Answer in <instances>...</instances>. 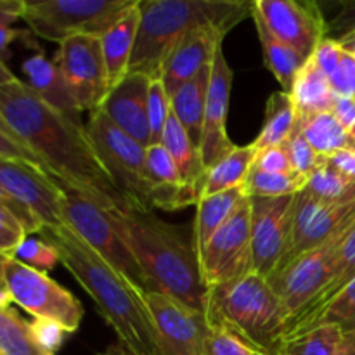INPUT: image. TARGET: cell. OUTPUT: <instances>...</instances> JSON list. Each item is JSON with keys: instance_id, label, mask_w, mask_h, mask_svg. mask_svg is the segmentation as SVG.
<instances>
[{"instance_id": "1", "label": "cell", "mask_w": 355, "mask_h": 355, "mask_svg": "<svg viewBox=\"0 0 355 355\" xmlns=\"http://www.w3.org/2000/svg\"><path fill=\"white\" fill-rule=\"evenodd\" d=\"M0 114L21 142L49 170V175L96 201L106 210L132 208L104 170L85 127L45 104L23 80L0 85Z\"/></svg>"}, {"instance_id": "2", "label": "cell", "mask_w": 355, "mask_h": 355, "mask_svg": "<svg viewBox=\"0 0 355 355\" xmlns=\"http://www.w3.org/2000/svg\"><path fill=\"white\" fill-rule=\"evenodd\" d=\"M38 234L54 246L62 266L85 288L97 311L114 329L120 345L132 355H162L144 291L104 262L66 225L42 227Z\"/></svg>"}, {"instance_id": "3", "label": "cell", "mask_w": 355, "mask_h": 355, "mask_svg": "<svg viewBox=\"0 0 355 355\" xmlns=\"http://www.w3.org/2000/svg\"><path fill=\"white\" fill-rule=\"evenodd\" d=\"M107 211L144 270L153 291L205 314L207 286L201 279L194 241H186L179 227L162 220L153 211L135 208Z\"/></svg>"}, {"instance_id": "4", "label": "cell", "mask_w": 355, "mask_h": 355, "mask_svg": "<svg viewBox=\"0 0 355 355\" xmlns=\"http://www.w3.org/2000/svg\"><path fill=\"white\" fill-rule=\"evenodd\" d=\"M246 17H252V2L241 0H139V28L128 73L159 78L165 59L189 31L217 26L229 33Z\"/></svg>"}, {"instance_id": "5", "label": "cell", "mask_w": 355, "mask_h": 355, "mask_svg": "<svg viewBox=\"0 0 355 355\" xmlns=\"http://www.w3.org/2000/svg\"><path fill=\"white\" fill-rule=\"evenodd\" d=\"M205 318L238 336L253 352L279 355L288 329V312L266 277L257 272L207 290Z\"/></svg>"}, {"instance_id": "6", "label": "cell", "mask_w": 355, "mask_h": 355, "mask_svg": "<svg viewBox=\"0 0 355 355\" xmlns=\"http://www.w3.org/2000/svg\"><path fill=\"white\" fill-rule=\"evenodd\" d=\"M54 182L61 191L62 225L71 229L104 262L110 263L116 272L127 277L134 286H137L144 293H151V283L125 239L118 232L110 211L85 196L82 191L58 179H54Z\"/></svg>"}, {"instance_id": "7", "label": "cell", "mask_w": 355, "mask_h": 355, "mask_svg": "<svg viewBox=\"0 0 355 355\" xmlns=\"http://www.w3.org/2000/svg\"><path fill=\"white\" fill-rule=\"evenodd\" d=\"M139 0H37L24 2L23 21L37 37L51 42L78 35L103 37Z\"/></svg>"}, {"instance_id": "8", "label": "cell", "mask_w": 355, "mask_h": 355, "mask_svg": "<svg viewBox=\"0 0 355 355\" xmlns=\"http://www.w3.org/2000/svg\"><path fill=\"white\" fill-rule=\"evenodd\" d=\"M99 162L135 210L153 211L146 177V148L116 127L101 110L90 113L85 125Z\"/></svg>"}, {"instance_id": "9", "label": "cell", "mask_w": 355, "mask_h": 355, "mask_svg": "<svg viewBox=\"0 0 355 355\" xmlns=\"http://www.w3.org/2000/svg\"><path fill=\"white\" fill-rule=\"evenodd\" d=\"M3 286L10 302L33 315L61 324L68 333L78 329L83 309L78 298L55 283L47 272L24 266L14 257L3 260Z\"/></svg>"}, {"instance_id": "10", "label": "cell", "mask_w": 355, "mask_h": 355, "mask_svg": "<svg viewBox=\"0 0 355 355\" xmlns=\"http://www.w3.org/2000/svg\"><path fill=\"white\" fill-rule=\"evenodd\" d=\"M203 284L208 288L241 279L253 270L252 201L245 196L234 214L211 236L200 257Z\"/></svg>"}, {"instance_id": "11", "label": "cell", "mask_w": 355, "mask_h": 355, "mask_svg": "<svg viewBox=\"0 0 355 355\" xmlns=\"http://www.w3.org/2000/svg\"><path fill=\"white\" fill-rule=\"evenodd\" d=\"M349 231L342 232L319 248L304 253L267 279L274 293L283 302L290 321L300 314L331 279L340 246L345 241Z\"/></svg>"}, {"instance_id": "12", "label": "cell", "mask_w": 355, "mask_h": 355, "mask_svg": "<svg viewBox=\"0 0 355 355\" xmlns=\"http://www.w3.org/2000/svg\"><path fill=\"white\" fill-rule=\"evenodd\" d=\"M354 224L355 200L347 203L324 205L302 189L295 194L290 245L276 270L286 267L304 253L331 241L338 234L349 231Z\"/></svg>"}, {"instance_id": "13", "label": "cell", "mask_w": 355, "mask_h": 355, "mask_svg": "<svg viewBox=\"0 0 355 355\" xmlns=\"http://www.w3.org/2000/svg\"><path fill=\"white\" fill-rule=\"evenodd\" d=\"M54 62L61 69L80 110L89 113L101 110L110 92L101 37L78 35L61 42Z\"/></svg>"}, {"instance_id": "14", "label": "cell", "mask_w": 355, "mask_h": 355, "mask_svg": "<svg viewBox=\"0 0 355 355\" xmlns=\"http://www.w3.org/2000/svg\"><path fill=\"white\" fill-rule=\"evenodd\" d=\"M253 7L267 28L304 61L312 58L328 35V21L315 2L255 0Z\"/></svg>"}, {"instance_id": "15", "label": "cell", "mask_w": 355, "mask_h": 355, "mask_svg": "<svg viewBox=\"0 0 355 355\" xmlns=\"http://www.w3.org/2000/svg\"><path fill=\"white\" fill-rule=\"evenodd\" d=\"M253 270L269 279L286 253L291 234L293 196L250 198Z\"/></svg>"}, {"instance_id": "16", "label": "cell", "mask_w": 355, "mask_h": 355, "mask_svg": "<svg viewBox=\"0 0 355 355\" xmlns=\"http://www.w3.org/2000/svg\"><path fill=\"white\" fill-rule=\"evenodd\" d=\"M158 331L162 355H205L208 322L205 314L163 293H144Z\"/></svg>"}, {"instance_id": "17", "label": "cell", "mask_w": 355, "mask_h": 355, "mask_svg": "<svg viewBox=\"0 0 355 355\" xmlns=\"http://www.w3.org/2000/svg\"><path fill=\"white\" fill-rule=\"evenodd\" d=\"M0 191L26 207L42 227L62 225L61 191L54 179L38 166L0 158Z\"/></svg>"}, {"instance_id": "18", "label": "cell", "mask_w": 355, "mask_h": 355, "mask_svg": "<svg viewBox=\"0 0 355 355\" xmlns=\"http://www.w3.org/2000/svg\"><path fill=\"white\" fill-rule=\"evenodd\" d=\"M231 89L232 69L225 59L224 47L220 45L215 52L210 68V85H208L203 135H201L200 144L201 158H203L207 170L236 146L227 135Z\"/></svg>"}, {"instance_id": "19", "label": "cell", "mask_w": 355, "mask_h": 355, "mask_svg": "<svg viewBox=\"0 0 355 355\" xmlns=\"http://www.w3.org/2000/svg\"><path fill=\"white\" fill-rule=\"evenodd\" d=\"M151 78L142 73H127L118 85L107 92L101 111L120 130L144 148L153 146L148 123V92Z\"/></svg>"}, {"instance_id": "20", "label": "cell", "mask_w": 355, "mask_h": 355, "mask_svg": "<svg viewBox=\"0 0 355 355\" xmlns=\"http://www.w3.org/2000/svg\"><path fill=\"white\" fill-rule=\"evenodd\" d=\"M227 31L217 26H201L189 31L165 59L162 68V82L172 96L179 87L210 68L215 52L220 47Z\"/></svg>"}, {"instance_id": "21", "label": "cell", "mask_w": 355, "mask_h": 355, "mask_svg": "<svg viewBox=\"0 0 355 355\" xmlns=\"http://www.w3.org/2000/svg\"><path fill=\"white\" fill-rule=\"evenodd\" d=\"M23 73L26 75V83L35 94L54 110L61 111L73 121H80V106L76 104L61 69L54 61L44 54H35L23 62Z\"/></svg>"}, {"instance_id": "22", "label": "cell", "mask_w": 355, "mask_h": 355, "mask_svg": "<svg viewBox=\"0 0 355 355\" xmlns=\"http://www.w3.org/2000/svg\"><path fill=\"white\" fill-rule=\"evenodd\" d=\"M290 96L297 110L298 127L318 114L329 113L336 101L335 92L329 85V78L315 66L312 59H307L298 75L295 76Z\"/></svg>"}, {"instance_id": "23", "label": "cell", "mask_w": 355, "mask_h": 355, "mask_svg": "<svg viewBox=\"0 0 355 355\" xmlns=\"http://www.w3.org/2000/svg\"><path fill=\"white\" fill-rule=\"evenodd\" d=\"M139 28V2L101 37L110 90L128 73Z\"/></svg>"}, {"instance_id": "24", "label": "cell", "mask_w": 355, "mask_h": 355, "mask_svg": "<svg viewBox=\"0 0 355 355\" xmlns=\"http://www.w3.org/2000/svg\"><path fill=\"white\" fill-rule=\"evenodd\" d=\"M211 68V66H210ZM210 68L203 69L193 80L184 83L170 96L172 114L180 121L191 141L200 148L203 135L205 107H207V94L210 85Z\"/></svg>"}, {"instance_id": "25", "label": "cell", "mask_w": 355, "mask_h": 355, "mask_svg": "<svg viewBox=\"0 0 355 355\" xmlns=\"http://www.w3.org/2000/svg\"><path fill=\"white\" fill-rule=\"evenodd\" d=\"M159 144L165 146V149L173 158L182 182L187 184V186H196L203 189L207 166H205L203 158H201V151L191 141L187 132L184 130L180 121L173 114L166 121V127L163 130Z\"/></svg>"}, {"instance_id": "26", "label": "cell", "mask_w": 355, "mask_h": 355, "mask_svg": "<svg viewBox=\"0 0 355 355\" xmlns=\"http://www.w3.org/2000/svg\"><path fill=\"white\" fill-rule=\"evenodd\" d=\"M245 196V187H234V189L224 191V193L201 198L200 203H198L193 238L198 257H201L211 236L227 222V218L234 214L236 207L241 203Z\"/></svg>"}, {"instance_id": "27", "label": "cell", "mask_w": 355, "mask_h": 355, "mask_svg": "<svg viewBox=\"0 0 355 355\" xmlns=\"http://www.w3.org/2000/svg\"><path fill=\"white\" fill-rule=\"evenodd\" d=\"M257 155H259V149L253 144L234 146L231 151L225 153L207 170L203 196H211V194L245 186L250 170L255 165Z\"/></svg>"}, {"instance_id": "28", "label": "cell", "mask_w": 355, "mask_h": 355, "mask_svg": "<svg viewBox=\"0 0 355 355\" xmlns=\"http://www.w3.org/2000/svg\"><path fill=\"white\" fill-rule=\"evenodd\" d=\"M252 19L253 23H255L260 44H262L263 61H266L267 69H269V71L272 73L274 78L279 82L281 90L290 94L295 82V76L298 75V71H300L302 66L305 64V61L297 54V52L291 51L286 44H283V42L267 28L262 16H260V14L257 12L255 7H253V2Z\"/></svg>"}, {"instance_id": "29", "label": "cell", "mask_w": 355, "mask_h": 355, "mask_svg": "<svg viewBox=\"0 0 355 355\" xmlns=\"http://www.w3.org/2000/svg\"><path fill=\"white\" fill-rule=\"evenodd\" d=\"M297 127L298 116L291 96L288 92H283V90L274 92L267 99L263 125L252 144L259 151L260 149L272 148V146H281L295 134Z\"/></svg>"}, {"instance_id": "30", "label": "cell", "mask_w": 355, "mask_h": 355, "mask_svg": "<svg viewBox=\"0 0 355 355\" xmlns=\"http://www.w3.org/2000/svg\"><path fill=\"white\" fill-rule=\"evenodd\" d=\"M9 304V295L0 293V355H55L37 342L30 322Z\"/></svg>"}, {"instance_id": "31", "label": "cell", "mask_w": 355, "mask_h": 355, "mask_svg": "<svg viewBox=\"0 0 355 355\" xmlns=\"http://www.w3.org/2000/svg\"><path fill=\"white\" fill-rule=\"evenodd\" d=\"M355 279V225L349 231L345 241L340 246L338 257L335 260V267H333L331 279L328 281L324 288L321 290V293L304 309L298 315H295L290 322H288V328L295 322L302 321V319L311 318L312 314L321 311L324 305H328L329 302L335 297H338L347 286ZM288 331V329H286Z\"/></svg>"}, {"instance_id": "32", "label": "cell", "mask_w": 355, "mask_h": 355, "mask_svg": "<svg viewBox=\"0 0 355 355\" xmlns=\"http://www.w3.org/2000/svg\"><path fill=\"white\" fill-rule=\"evenodd\" d=\"M298 130L322 158H328L343 149H355V139L342 127L331 111L311 118L298 127Z\"/></svg>"}, {"instance_id": "33", "label": "cell", "mask_w": 355, "mask_h": 355, "mask_svg": "<svg viewBox=\"0 0 355 355\" xmlns=\"http://www.w3.org/2000/svg\"><path fill=\"white\" fill-rule=\"evenodd\" d=\"M319 324H336L343 333L354 331L355 329V279L338 297L333 298L328 305L321 309L319 312L312 314L311 318L302 319L288 328L286 338L300 333L309 331ZM284 338V340H286Z\"/></svg>"}, {"instance_id": "34", "label": "cell", "mask_w": 355, "mask_h": 355, "mask_svg": "<svg viewBox=\"0 0 355 355\" xmlns=\"http://www.w3.org/2000/svg\"><path fill=\"white\" fill-rule=\"evenodd\" d=\"M304 191L324 205L347 203L355 200V180L333 170L322 158L321 165L307 177Z\"/></svg>"}, {"instance_id": "35", "label": "cell", "mask_w": 355, "mask_h": 355, "mask_svg": "<svg viewBox=\"0 0 355 355\" xmlns=\"http://www.w3.org/2000/svg\"><path fill=\"white\" fill-rule=\"evenodd\" d=\"M342 336L336 324H319L284 340L279 355H333Z\"/></svg>"}, {"instance_id": "36", "label": "cell", "mask_w": 355, "mask_h": 355, "mask_svg": "<svg viewBox=\"0 0 355 355\" xmlns=\"http://www.w3.org/2000/svg\"><path fill=\"white\" fill-rule=\"evenodd\" d=\"M305 182L307 179L298 173H269L253 166L243 187L250 198H283L300 193Z\"/></svg>"}, {"instance_id": "37", "label": "cell", "mask_w": 355, "mask_h": 355, "mask_svg": "<svg viewBox=\"0 0 355 355\" xmlns=\"http://www.w3.org/2000/svg\"><path fill=\"white\" fill-rule=\"evenodd\" d=\"M146 177H148L151 191L182 186L184 184L175 162L163 144H153L146 148ZM149 196H151V193H149Z\"/></svg>"}, {"instance_id": "38", "label": "cell", "mask_w": 355, "mask_h": 355, "mask_svg": "<svg viewBox=\"0 0 355 355\" xmlns=\"http://www.w3.org/2000/svg\"><path fill=\"white\" fill-rule=\"evenodd\" d=\"M170 116H172V103H170L168 90L165 89L162 78H153L148 92V123L153 144L162 142L163 130Z\"/></svg>"}, {"instance_id": "39", "label": "cell", "mask_w": 355, "mask_h": 355, "mask_svg": "<svg viewBox=\"0 0 355 355\" xmlns=\"http://www.w3.org/2000/svg\"><path fill=\"white\" fill-rule=\"evenodd\" d=\"M12 257L19 260V262H23L24 266L31 267L35 270H40V272H47V270L54 269L58 263H61L54 246H51L42 238H26L21 243L19 248L16 250Z\"/></svg>"}, {"instance_id": "40", "label": "cell", "mask_w": 355, "mask_h": 355, "mask_svg": "<svg viewBox=\"0 0 355 355\" xmlns=\"http://www.w3.org/2000/svg\"><path fill=\"white\" fill-rule=\"evenodd\" d=\"M283 146L284 149H286L288 156H290V163L293 172L305 177V179H307V177L322 163V156H319L318 153L312 149V146L309 144L307 139L302 135V132L298 130V128Z\"/></svg>"}, {"instance_id": "41", "label": "cell", "mask_w": 355, "mask_h": 355, "mask_svg": "<svg viewBox=\"0 0 355 355\" xmlns=\"http://www.w3.org/2000/svg\"><path fill=\"white\" fill-rule=\"evenodd\" d=\"M24 0H0V59L6 62L10 55V44H14L21 31L12 28L17 19H23Z\"/></svg>"}, {"instance_id": "42", "label": "cell", "mask_w": 355, "mask_h": 355, "mask_svg": "<svg viewBox=\"0 0 355 355\" xmlns=\"http://www.w3.org/2000/svg\"><path fill=\"white\" fill-rule=\"evenodd\" d=\"M205 355H253V350L232 333L217 326H208Z\"/></svg>"}, {"instance_id": "43", "label": "cell", "mask_w": 355, "mask_h": 355, "mask_svg": "<svg viewBox=\"0 0 355 355\" xmlns=\"http://www.w3.org/2000/svg\"><path fill=\"white\" fill-rule=\"evenodd\" d=\"M329 85L336 97L355 101V58L343 52L336 71L329 76Z\"/></svg>"}, {"instance_id": "44", "label": "cell", "mask_w": 355, "mask_h": 355, "mask_svg": "<svg viewBox=\"0 0 355 355\" xmlns=\"http://www.w3.org/2000/svg\"><path fill=\"white\" fill-rule=\"evenodd\" d=\"M30 324L37 342L51 354L58 352L59 347L64 342L66 335H68V331L61 324L54 321H47V319H35Z\"/></svg>"}, {"instance_id": "45", "label": "cell", "mask_w": 355, "mask_h": 355, "mask_svg": "<svg viewBox=\"0 0 355 355\" xmlns=\"http://www.w3.org/2000/svg\"><path fill=\"white\" fill-rule=\"evenodd\" d=\"M253 166L269 173H295L293 168H291L290 156H288L283 144L260 149Z\"/></svg>"}, {"instance_id": "46", "label": "cell", "mask_w": 355, "mask_h": 355, "mask_svg": "<svg viewBox=\"0 0 355 355\" xmlns=\"http://www.w3.org/2000/svg\"><path fill=\"white\" fill-rule=\"evenodd\" d=\"M0 158L19 159V162L31 163V165L38 166V168H42L44 172L49 173L45 163L42 162L26 144H23V142L17 141V139L10 137V135L6 134L3 130H0Z\"/></svg>"}, {"instance_id": "47", "label": "cell", "mask_w": 355, "mask_h": 355, "mask_svg": "<svg viewBox=\"0 0 355 355\" xmlns=\"http://www.w3.org/2000/svg\"><path fill=\"white\" fill-rule=\"evenodd\" d=\"M342 55L343 49L340 47L338 42L333 40V38H324V40L318 45V49H315V52L312 54L311 59L329 78V76L336 71V68H338L340 61H342Z\"/></svg>"}, {"instance_id": "48", "label": "cell", "mask_w": 355, "mask_h": 355, "mask_svg": "<svg viewBox=\"0 0 355 355\" xmlns=\"http://www.w3.org/2000/svg\"><path fill=\"white\" fill-rule=\"evenodd\" d=\"M355 31V0L342 2V7L331 21H328V35L326 38L340 40L345 35Z\"/></svg>"}, {"instance_id": "49", "label": "cell", "mask_w": 355, "mask_h": 355, "mask_svg": "<svg viewBox=\"0 0 355 355\" xmlns=\"http://www.w3.org/2000/svg\"><path fill=\"white\" fill-rule=\"evenodd\" d=\"M28 238L23 225L14 220H6L0 217V253L6 257H12L21 243Z\"/></svg>"}, {"instance_id": "50", "label": "cell", "mask_w": 355, "mask_h": 355, "mask_svg": "<svg viewBox=\"0 0 355 355\" xmlns=\"http://www.w3.org/2000/svg\"><path fill=\"white\" fill-rule=\"evenodd\" d=\"M331 113L342 123V127L355 139V101L347 99V97H336Z\"/></svg>"}, {"instance_id": "51", "label": "cell", "mask_w": 355, "mask_h": 355, "mask_svg": "<svg viewBox=\"0 0 355 355\" xmlns=\"http://www.w3.org/2000/svg\"><path fill=\"white\" fill-rule=\"evenodd\" d=\"M324 163L342 175L355 180V149H343L324 158Z\"/></svg>"}, {"instance_id": "52", "label": "cell", "mask_w": 355, "mask_h": 355, "mask_svg": "<svg viewBox=\"0 0 355 355\" xmlns=\"http://www.w3.org/2000/svg\"><path fill=\"white\" fill-rule=\"evenodd\" d=\"M333 355H355V329L343 333L342 340H340Z\"/></svg>"}, {"instance_id": "53", "label": "cell", "mask_w": 355, "mask_h": 355, "mask_svg": "<svg viewBox=\"0 0 355 355\" xmlns=\"http://www.w3.org/2000/svg\"><path fill=\"white\" fill-rule=\"evenodd\" d=\"M336 42H338L340 47L343 49V52H347V54L354 55L355 58V31L345 35V37H342L340 40H336Z\"/></svg>"}, {"instance_id": "54", "label": "cell", "mask_w": 355, "mask_h": 355, "mask_svg": "<svg viewBox=\"0 0 355 355\" xmlns=\"http://www.w3.org/2000/svg\"><path fill=\"white\" fill-rule=\"evenodd\" d=\"M14 80H17V76L14 75L12 71H10L9 68H7L6 62L0 59V85L2 83H9V82H14Z\"/></svg>"}, {"instance_id": "55", "label": "cell", "mask_w": 355, "mask_h": 355, "mask_svg": "<svg viewBox=\"0 0 355 355\" xmlns=\"http://www.w3.org/2000/svg\"><path fill=\"white\" fill-rule=\"evenodd\" d=\"M99 355H132L130 352H128L127 349H125L123 345H120V343H113V345H110L107 347L106 350H104L103 354H99Z\"/></svg>"}, {"instance_id": "56", "label": "cell", "mask_w": 355, "mask_h": 355, "mask_svg": "<svg viewBox=\"0 0 355 355\" xmlns=\"http://www.w3.org/2000/svg\"><path fill=\"white\" fill-rule=\"evenodd\" d=\"M3 260H6V255L0 253V293H6V286H3Z\"/></svg>"}, {"instance_id": "57", "label": "cell", "mask_w": 355, "mask_h": 355, "mask_svg": "<svg viewBox=\"0 0 355 355\" xmlns=\"http://www.w3.org/2000/svg\"><path fill=\"white\" fill-rule=\"evenodd\" d=\"M0 130H3V132H6V134H9V135H10V137L17 139V137H16V135H14V132H12V130H10V127H9V125H7V123H6V120H3V118H2V114H0ZM17 141H19V139H17ZM23 144H24V142H23Z\"/></svg>"}, {"instance_id": "58", "label": "cell", "mask_w": 355, "mask_h": 355, "mask_svg": "<svg viewBox=\"0 0 355 355\" xmlns=\"http://www.w3.org/2000/svg\"><path fill=\"white\" fill-rule=\"evenodd\" d=\"M253 355H269V354H263V352H253Z\"/></svg>"}]
</instances>
